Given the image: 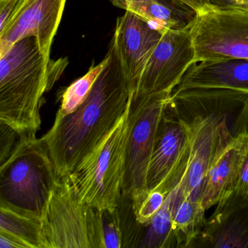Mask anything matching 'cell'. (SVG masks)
<instances>
[{
  "label": "cell",
  "instance_id": "obj_2",
  "mask_svg": "<svg viewBox=\"0 0 248 248\" xmlns=\"http://www.w3.org/2000/svg\"><path fill=\"white\" fill-rule=\"evenodd\" d=\"M43 56L34 37L21 39L0 56V122L19 136L37 134L43 96L65 67Z\"/></svg>",
  "mask_w": 248,
  "mask_h": 248
},
{
  "label": "cell",
  "instance_id": "obj_20",
  "mask_svg": "<svg viewBox=\"0 0 248 248\" xmlns=\"http://www.w3.org/2000/svg\"><path fill=\"white\" fill-rule=\"evenodd\" d=\"M136 248H179L171 216L169 194L160 210L144 226Z\"/></svg>",
  "mask_w": 248,
  "mask_h": 248
},
{
  "label": "cell",
  "instance_id": "obj_16",
  "mask_svg": "<svg viewBox=\"0 0 248 248\" xmlns=\"http://www.w3.org/2000/svg\"><path fill=\"white\" fill-rule=\"evenodd\" d=\"M195 88H225L248 94V59L194 63L175 90Z\"/></svg>",
  "mask_w": 248,
  "mask_h": 248
},
{
  "label": "cell",
  "instance_id": "obj_29",
  "mask_svg": "<svg viewBox=\"0 0 248 248\" xmlns=\"http://www.w3.org/2000/svg\"><path fill=\"white\" fill-rule=\"evenodd\" d=\"M178 1L185 4L186 5L189 7L194 11V8H197L199 5L205 3V2H211L212 0H178Z\"/></svg>",
  "mask_w": 248,
  "mask_h": 248
},
{
  "label": "cell",
  "instance_id": "obj_23",
  "mask_svg": "<svg viewBox=\"0 0 248 248\" xmlns=\"http://www.w3.org/2000/svg\"><path fill=\"white\" fill-rule=\"evenodd\" d=\"M19 135L5 123L0 122V164L7 160Z\"/></svg>",
  "mask_w": 248,
  "mask_h": 248
},
{
  "label": "cell",
  "instance_id": "obj_15",
  "mask_svg": "<svg viewBox=\"0 0 248 248\" xmlns=\"http://www.w3.org/2000/svg\"><path fill=\"white\" fill-rule=\"evenodd\" d=\"M248 135L229 142L216 154L206 175L201 202L208 210L232 194L239 178Z\"/></svg>",
  "mask_w": 248,
  "mask_h": 248
},
{
  "label": "cell",
  "instance_id": "obj_21",
  "mask_svg": "<svg viewBox=\"0 0 248 248\" xmlns=\"http://www.w3.org/2000/svg\"><path fill=\"white\" fill-rule=\"evenodd\" d=\"M110 62L109 53L96 66H92L86 75L77 79L66 88L62 96V104L56 115L63 117L73 113L86 100L103 71Z\"/></svg>",
  "mask_w": 248,
  "mask_h": 248
},
{
  "label": "cell",
  "instance_id": "obj_6",
  "mask_svg": "<svg viewBox=\"0 0 248 248\" xmlns=\"http://www.w3.org/2000/svg\"><path fill=\"white\" fill-rule=\"evenodd\" d=\"M194 11L189 30L193 63L248 59V8L211 1Z\"/></svg>",
  "mask_w": 248,
  "mask_h": 248
},
{
  "label": "cell",
  "instance_id": "obj_14",
  "mask_svg": "<svg viewBox=\"0 0 248 248\" xmlns=\"http://www.w3.org/2000/svg\"><path fill=\"white\" fill-rule=\"evenodd\" d=\"M188 248H248V201L229 194Z\"/></svg>",
  "mask_w": 248,
  "mask_h": 248
},
{
  "label": "cell",
  "instance_id": "obj_1",
  "mask_svg": "<svg viewBox=\"0 0 248 248\" xmlns=\"http://www.w3.org/2000/svg\"><path fill=\"white\" fill-rule=\"evenodd\" d=\"M110 62L83 104L63 117L56 116L43 137L59 177L72 173L108 136L128 107L130 91L112 46Z\"/></svg>",
  "mask_w": 248,
  "mask_h": 248
},
{
  "label": "cell",
  "instance_id": "obj_30",
  "mask_svg": "<svg viewBox=\"0 0 248 248\" xmlns=\"http://www.w3.org/2000/svg\"><path fill=\"white\" fill-rule=\"evenodd\" d=\"M247 135H248V132H247Z\"/></svg>",
  "mask_w": 248,
  "mask_h": 248
},
{
  "label": "cell",
  "instance_id": "obj_10",
  "mask_svg": "<svg viewBox=\"0 0 248 248\" xmlns=\"http://www.w3.org/2000/svg\"><path fill=\"white\" fill-rule=\"evenodd\" d=\"M189 30L190 24L185 28L168 30L162 34L140 75L136 93H172L178 86L194 64V50Z\"/></svg>",
  "mask_w": 248,
  "mask_h": 248
},
{
  "label": "cell",
  "instance_id": "obj_9",
  "mask_svg": "<svg viewBox=\"0 0 248 248\" xmlns=\"http://www.w3.org/2000/svg\"><path fill=\"white\" fill-rule=\"evenodd\" d=\"M176 115L186 127L190 140L189 161L178 186L186 197L201 202L206 175L213 159L222 147L235 138L220 119Z\"/></svg>",
  "mask_w": 248,
  "mask_h": 248
},
{
  "label": "cell",
  "instance_id": "obj_4",
  "mask_svg": "<svg viewBox=\"0 0 248 248\" xmlns=\"http://www.w3.org/2000/svg\"><path fill=\"white\" fill-rule=\"evenodd\" d=\"M59 177L43 139L19 136L0 164V203L41 218Z\"/></svg>",
  "mask_w": 248,
  "mask_h": 248
},
{
  "label": "cell",
  "instance_id": "obj_7",
  "mask_svg": "<svg viewBox=\"0 0 248 248\" xmlns=\"http://www.w3.org/2000/svg\"><path fill=\"white\" fill-rule=\"evenodd\" d=\"M172 93L146 95L136 117L127 143L122 197L135 205L148 193L147 175L159 123Z\"/></svg>",
  "mask_w": 248,
  "mask_h": 248
},
{
  "label": "cell",
  "instance_id": "obj_28",
  "mask_svg": "<svg viewBox=\"0 0 248 248\" xmlns=\"http://www.w3.org/2000/svg\"><path fill=\"white\" fill-rule=\"evenodd\" d=\"M216 4H228V5H236L248 8V0H217Z\"/></svg>",
  "mask_w": 248,
  "mask_h": 248
},
{
  "label": "cell",
  "instance_id": "obj_12",
  "mask_svg": "<svg viewBox=\"0 0 248 248\" xmlns=\"http://www.w3.org/2000/svg\"><path fill=\"white\" fill-rule=\"evenodd\" d=\"M66 0H23L15 15L0 30V56L21 39L34 37L46 59L62 21Z\"/></svg>",
  "mask_w": 248,
  "mask_h": 248
},
{
  "label": "cell",
  "instance_id": "obj_18",
  "mask_svg": "<svg viewBox=\"0 0 248 248\" xmlns=\"http://www.w3.org/2000/svg\"><path fill=\"white\" fill-rule=\"evenodd\" d=\"M111 2L114 6L136 14L162 34L168 30L185 28L195 17V13L177 11L155 1L111 0Z\"/></svg>",
  "mask_w": 248,
  "mask_h": 248
},
{
  "label": "cell",
  "instance_id": "obj_27",
  "mask_svg": "<svg viewBox=\"0 0 248 248\" xmlns=\"http://www.w3.org/2000/svg\"><path fill=\"white\" fill-rule=\"evenodd\" d=\"M133 1H155L159 3L164 4L170 8H173L177 11H182L186 13H195L189 7L186 5L185 4L182 3L178 0H133Z\"/></svg>",
  "mask_w": 248,
  "mask_h": 248
},
{
  "label": "cell",
  "instance_id": "obj_11",
  "mask_svg": "<svg viewBox=\"0 0 248 248\" xmlns=\"http://www.w3.org/2000/svg\"><path fill=\"white\" fill-rule=\"evenodd\" d=\"M170 104L177 114L216 117L234 138L247 135L248 94L225 88H188L172 91Z\"/></svg>",
  "mask_w": 248,
  "mask_h": 248
},
{
  "label": "cell",
  "instance_id": "obj_8",
  "mask_svg": "<svg viewBox=\"0 0 248 248\" xmlns=\"http://www.w3.org/2000/svg\"><path fill=\"white\" fill-rule=\"evenodd\" d=\"M190 156L188 130L170 104H167L158 129L147 175V190L170 194L185 174Z\"/></svg>",
  "mask_w": 248,
  "mask_h": 248
},
{
  "label": "cell",
  "instance_id": "obj_3",
  "mask_svg": "<svg viewBox=\"0 0 248 248\" xmlns=\"http://www.w3.org/2000/svg\"><path fill=\"white\" fill-rule=\"evenodd\" d=\"M146 95L133 91L121 120L105 140L69 174L81 202L98 210L114 211L122 198L127 143Z\"/></svg>",
  "mask_w": 248,
  "mask_h": 248
},
{
  "label": "cell",
  "instance_id": "obj_17",
  "mask_svg": "<svg viewBox=\"0 0 248 248\" xmlns=\"http://www.w3.org/2000/svg\"><path fill=\"white\" fill-rule=\"evenodd\" d=\"M170 204L179 248H188L204 229L207 219L201 202L186 197L177 185L170 192Z\"/></svg>",
  "mask_w": 248,
  "mask_h": 248
},
{
  "label": "cell",
  "instance_id": "obj_22",
  "mask_svg": "<svg viewBox=\"0 0 248 248\" xmlns=\"http://www.w3.org/2000/svg\"><path fill=\"white\" fill-rule=\"evenodd\" d=\"M168 194L161 190L149 191L139 202L132 205L136 221L146 226L160 210Z\"/></svg>",
  "mask_w": 248,
  "mask_h": 248
},
{
  "label": "cell",
  "instance_id": "obj_19",
  "mask_svg": "<svg viewBox=\"0 0 248 248\" xmlns=\"http://www.w3.org/2000/svg\"><path fill=\"white\" fill-rule=\"evenodd\" d=\"M0 232L16 238L28 248H43L40 218L0 203Z\"/></svg>",
  "mask_w": 248,
  "mask_h": 248
},
{
  "label": "cell",
  "instance_id": "obj_24",
  "mask_svg": "<svg viewBox=\"0 0 248 248\" xmlns=\"http://www.w3.org/2000/svg\"><path fill=\"white\" fill-rule=\"evenodd\" d=\"M232 194L237 198L248 201V143L241 165L237 183Z\"/></svg>",
  "mask_w": 248,
  "mask_h": 248
},
{
  "label": "cell",
  "instance_id": "obj_25",
  "mask_svg": "<svg viewBox=\"0 0 248 248\" xmlns=\"http://www.w3.org/2000/svg\"><path fill=\"white\" fill-rule=\"evenodd\" d=\"M23 0H0V30L8 24L15 15Z\"/></svg>",
  "mask_w": 248,
  "mask_h": 248
},
{
  "label": "cell",
  "instance_id": "obj_26",
  "mask_svg": "<svg viewBox=\"0 0 248 248\" xmlns=\"http://www.w3.org/2000/svg\"><path fill=\"white\" fill-rule=\"evenodd\" d=\"M0 248H28L25 244L14 236L0 232Z\"/></svg>",
  "mask_w": 248,
  "mask_h": 248
},
{
  "label": "cell",
  "instance_id": "obj_5",
  "mask_svg": "<svg viewBox=\"0 0 248 248\" xmlns=\"http://www.w3.org/2000/svg\"><path fill=\"white\" fill-rule=\"evenodd\" d=\"M40 221L43 248H104L101 210L79 201L68 175L59 178Z\"/></svg>",
  "mask_w": 248,
  "mask_h": 248
},
{
  "label": "cell",
  "instance_id": "obj_13",
  "mask_svg": "<svg viewBox=\"0 0 248 248\" xmlns=\"http://www.w3.org/2000/svg\"><path fill=\"white\" fill-rule=\"evenodd\" d=\"M162 37L159 31L130 11L117 19L111 46L131 92L136 89L140 75Z\"/></svg>",
  "mask_w": 248,
  "mask_h": 248
}]
</instances>
